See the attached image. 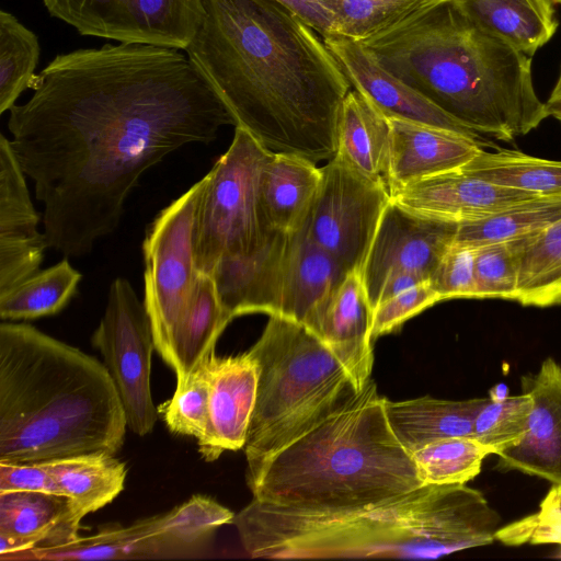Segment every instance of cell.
I'll list each match as a JSON object with an SVG mask.
<instances>
[{
	"instance_id": "36",
	"label": "cell",
	"mask_w": 561,
	"mask_h": 561,
	"mask_svg": "<svg viewBox=\"0 0 561 561\" xmlns=\"http://www.w3.org/2000/svg\"><path fill=\"white\" fill-rule=\"evenodd\" d=\"M37 35L13 14L0 11V114L10 111L32 88L39 59Z\"/></svg>"
},
{
	"instance_id": "21",
	"label": "cell",
	"mask_w": 561,
	"mask_h": 561,
	"mask_svg": "<svg viewBox=\"0 0 561 561\" xmlns=\"http://www.w3.org/2000/svg\"><path fill=\"white\" fill-rule=\"evenodd\" d=\"M390 154L388 188L460 168L490 142L446 128L388 117Z\"/></svg>"
},
{
	"instance_id": "20",
	"label": "cell",
	"mask_w": 561,
	"mask_h": 561,
	"mask_svg": "<svg viewBox=\"0 0 561 561\" xmlns=\"http://www.w3.org/2000/svg\"><path fill=\"white\" fill-rule=\"evenodd\" d=\"M288 233L274 230L255 250L218 259L210 276L231 321L249 313L278 314Z\"/></svg>"
},
{
	"instance_id": "40",
	"label": "cell",
	"mask_w": 561,
	"mask_h": 561,
	"mask_svg": "<svg viewBox=\"0 0 561 561\" xmlns=\"http://www.w3.org/2000/svg\"><path fill=\"white\" fill-rule=\"evenodd\" d=\"M533 397L518 396L485 399L473 422V437L497 453L517 444L528 428Z\"/></svg>"
},
{
	"instance_id": "34",
	"label": "cell",
	"mask_w": 561,
	"mask_h": 561,
	"mask_svg": "<svg viewBox=\"0 0 561 561\" xmlns=\"http://www.w3.org/2000/svg\"><path fill=\"white\" fill-rule=\"evenodd\" d=\"M515 301L541 308L561 305V219L525 239Z\"/></svg>"
},
{
	"instance_id": "50",
	"label": "cell",
	"mask_w": 561,
	"mask_h": 561,
	"mask_svg": "<svg viewBox=\"0 0 561 561\" xmlns=\"http://www.w3.org/2000/svg\"><path fill=\"white\" fill-rule=\"evenodd\" d=\"M560 557H561V554H560Z\"/></svg>"
},
{
	"instance_id": "41",
	"label": "cell",
	"mask_w": 561,
	"mask_h": 561,
	"mask_svg": "<svg viewBox=\"0 0 561 561\" xmlns=\"http://www.w3.org/2000/svg\"><path fill=\"white\" fill-rule=\"evenodd\" d=\"M526 238L476 247L474 298L515 301Z\"/></svg>"
},
{
	"instance_id": "8",
	"label": "cell",
	"mask_w": 561,
	"mask_h": 561,
	"mask_svg": "<svg viewBox=\"0 0 561 561\" xmlns=\"http://www.w3.org/2000/svg\"><path fill=\"white\" fill-rule=\"evenodd\" d=\"M272 151L236 126L228 150L206 174L197 222L195 262L210 274L219 257L259 248L274 231L261 203V178Z\"/></svg>"
},
{
	"instance_id": "45",
	"label": "cell",
	"mask_w": 561,
	"mask_h": 561,
	"mask_svg": "<svg viewBox=\"0 0 561 561\" xmlns=\"http://www.w3.org/2000/svg\"><path fill=\"white\" fill-rule=\"evenodd\" d=\"M13 491L62 494L57 481L42 462L0 461V493Z\"/></svg>"
},
{
	"instance_id": "25",
	"label": "cell",
	"mask_w": 561,
	"mask_h": 561,
	"mask_svg": "<svg viewBox=\"0 0 561 561\" xmlns=\"http://www.w3.org/2000/svg\"><path fill=\"white\" fill-rule=\"evenodd\" d=\"M390 136L388 116L351 89L337 113L335 153L363 175L388 187Z\"/></svg>"
},
{
	"instance_id": "19",
	"label": "cell",
	"mask_w": 561,
	"mask_h": 561,
	"mask_svg": "<svg viewBox=\"0 0 561 561\" xmlns=\"http://www.w3.org/2000/svg\"><path fill=\"white\" fill-rule=\"evenodd\" d=\"M533 397L528 428L514 446L496 454L499 466L561 484V366L545 359L535 375L522 378Z\"/></svg>"
},
{
	"instance_id": "3",
	"label": "cell",
	"mask_w": 561,
	"mask_h": 561,
	"mask_svg": "<svg viewBox=\"0 0 561 561\" xmlns=\"http://www.w3.org/2000/svg\"><path fill=\"white\" fill-rule=\"evenodd\" d=\"M232 524L252 558L436 559L493 543L501 516L466 484H423L343 510H299L252 499Z\"/></svg>"
},
{
	"instance_id": "11",
	"label": "cell",
	"mask_w": 561,
	"mask_h": 561,
	"mask_svg": "<svg viewBox=\"0 0 561 561\" xmlns=\"http://www.w3.org/2000/svg\"><path fill=\"white\" fill-rule=\"evenodd\" d=\"M321 171V182L304 227L346 273L362 272L391 201L390 192L336 153Z\"/></svg>"
},
{
	"instance_id": "49",
	"label": "cell",
	"mask_w": 561,
	"mask_h": 561,
	"mask_svg": "<svg viewBox=\"0 0 561 561\" xmlns=\"http://www.w3.org/2000/svg\"><path fill=\"white\" fill-rule=\"evenodd\" d=\"M551 3L553 4H560L561 5V0H549Z\"/></svg>"
},
{
	"instance_id": "26",
	"label": "cell",
	"mask_w": 561,
	"mask_h": 561,
	"mask_svg": "<svg viewBox=\"0 0 561 561\" xmlns=\"http://www.w3.org/2000/svg\"><path fill=\"white\" fill-rule=\"evenodd\" d=\"M347 274L304 226L288 233L278 314L304 323L313 307Z\"/></svg>"
},
{
	"instance_id": "29",
	"label": "cell",
	"mask_w": 561,
	"mask_h": 561,
	"mask_svg": "<svg viewBox=\"0 0 561 561\" xmlns=\"http://www.w3.org/2000/svg\"><path fill=\"white\" fill-rule=\"evenodd\" d=\"M229 322L211 276L198 272L172 335L171 368L176 381L185 379L203 358L215 351V344Z\"/></svg>"
},
{
	"instance_id": "39",
	"label": "cell",
	"mask_w": 561,
	"mask_h": 561,
	"mask_svg": "<svg viewBox=\"0 0 561 561\" xmlns=\"http://www.w3.org/2000/svg\"><path fill=\"white\" fill-rule=\"evenodd\" d=\"M209 355L185 379L176 381L172 398L158 409L171 433L192 436L197 442L204 437L208 423Z\"/></svg>"
},
{
	"instance_id": "13",
	"label": "cell",
	"mask_w": 561,
	"mask_h": 561,
	"mask_svg": "<svg viewBox=\"0 0 561 561\" xmlns=\"http://www.w3.org/2000/svg\"><path fill=\"white\" fill-rule=\"evenodd\" d=\"M459 225L424 218L390 201L386 207L362 268V278L373 310L386 279L409 271L428 278L454 243Z\"/></svg>"
},
{
	"instance_id": "31",
	"label": "cell",
	"mask_w": 561,
	"mask_h": 561,
	"mask_svg": "<svg viewBox=\"0 0 561 561\" xmlns=\"http://www.w3.org/2000/svg\"><path fill=\"white\" fill-rule=\"evenodd\" d=\"M320 1L333 16L334 35L365 43L413 22L447 0Z\"/></svg>"
},
{
	"instance_id": "2",
	"label": "cell",
	"mask_w": 561,
	"mask_h": 561,
	"mask_svg": "<svg viewBox=\"0 0 561 561\" xmlns=\"http://www.w3.org/2000/svg\"><path fill=\"white\" fill-rule=\"evenodd\" d=\"M202 1L204 19L185 51L236 126L272 152L333 158L352 85L323 38L273 0Z\"/></svg>"
},
{
	"instance_id": "5",
	"label": "cell",
	"mask_w": 561,
	"mask_h": 561,
	"mask_svg": "<svg viewBox=\"0 0 561 561\" xmlns=\"http://www.w3.org/2000/svg\"><path fill=\"white\" fill-rule=\"evenodd\" d=\"M126 426L104 364L31 324H0V461L115 455Z\"/></svg>"
},
{
	"instance_id": "42",
	"label": "cell",
	"mask_w": 561,
	"mask_h": 561,
	"mask_svg": "<svg viewBox=\"0 0 561 561\" xmlns=\"http://www.w3.org/2000/svg\"><path fill=\"white\" fill-rule=\"evenodd\" d=\"M495 539L512 547L561 545V484H553L537 513L500 527Z\"/></svg>"
},
{
	"instance_id": "10",
	"label": "cell",
	"mask_w": 561,
	"mask_h": 561,
	"mask_svg": "<svg viewBox=\"0 0 561 561\" xmlns=\"http://www.w3.org/2000/svg\"><path fill=\"white\" fill-rule=\"evenodd\" d=\"M91 341L116 386L127 426L139 436L150 434L159 413L150 382L153 332L144 301L126 278L111 283L104 314Z\"/></svg>"
},
{
	"instance_id": "14",
	"label": "cell",
	"mask_w": 561,
	"mask_h": 561,
	"mask_svg": "<svg viewBox=\"0 0 561 561\" xmlns=\"http://www.w3.org/2000/svg\"><path fill=\"white\" fill-rule=\"evenodd\" d=\"M390 196L391 202L412 214L461 225L542 195L494 184L460 167L409 183Z\"/></svg>"
},
{
	"instance_id": "1",
	"label": "cell",
	"mask_w": 561,
	"mask_h": 561,
	"mask_svg": "<svg viewBox=\"0 0 561 561\" xmlns=\"http://www.w3.org/2000/svg\"><path fill=\"white\" fill-rule=\"evenodd\" d=\"M176 48L106 44L56 56L10 111L11 146L44 205L48 248L84 255L121 222L142 174L236 126Z\"/></svg>"
},
{
	"instance_id": "48",
	"label": "cell",
	"mask_w": 561,
	"mask_h": 561,
	"mask_svg": "<svg viewBox=\"0 0 561 561\" xmlns=\"http://www.w3.org/2000/svg\"><path fill=\"white\" fill-rule=\"evenodd\" d=\"M545 104L548 117H553L561 124V66L557 81Z\"/></svg>"
},
{
	"instance_id": "27",
	"label": "cell",
	"mask_w": 561,
	"mask_h": 561,
	"mask_svg": "<svg viewBox=\"0 0 561 561\" xmlns=\"http://www.w3.org/2000/svg\"><path fill=\"white\" fill-rule=\"evenodd\" d=\"M485 399L455 401L424 396L391 401L385 398V411L394 436L412 455L437 439L473 437L474 417Z\"/></svg>"
},
{
	"instance_id": "12",
	"label": "cell",
	"mask_w": 561,
	"mask_h": 561,
	"mask_svg": "<svg viewBox=\"0 0 561 561\" xmlns=\"http://www.w3.org/2000/svg\"><path fill=\"white\" fill-rule=\"evenodd\" d=\"M80 34L186 49L204 19L202 0H43Z\"/></svg>"
},
{
	"instance_id": "46",
	"label": "cell",
	"mask_w": 561,
	"mask_h": 561,
	"mask_svg": "<svg viewBox=\"0 0 561 561\" xmlns=\"http://www.w3.org/2000/svg\"><path fill=\"white\" fill-rule=\"evenodd\" d=\"M287 8L301 19L321 37L333 34L334 23L331 12L320 0H273Z\"/></svg>"
},
{
	"instance_id": "4",
	"label": "cell",
	"mask_w": 561,
	"mask_h": 561,
	"mask_svg": "<svg viewBox=\"0 0 561 561\" xmlns=\"http://www.w3.org/2000/svg\"><path fill=\"white\" fill-rule=\"evenodd\" d=\"M363 44L385 68L485 139L512 141L548 118L531 57L481 27L454 0Z\"/></svg>"
},
{
	"instance_id": "43",
	"label": "cell",
	"mask_w": 561,
	"mask_h": 561,
	"mask_svg": "<svg viewBox=\"0 0 561 561\" xmlns=\"http://www.w3.org/2000/svg\"><path fill=\"white\" fill-rule=\"evenodd\" d=\"M476 247L454 243L443 255L430 277V285L442 301L474 298Z\"/></svg>"
},
{
	"instance_id": "7",
	"label": "cell",
	"mask_w": 561,
	"mask_h": 561,
	"mask_svg": "<svg viewBox=\"0 0 561 561\" xmlns=\"http://www.w3.org/2000/svg\"><path fill=\"white\" fill-rule=\"evenodd\" d=\"M249 351L259 364V381L243 447L247 474L362 390L331 348L296 320L271 314Z\"/></svg>"
},
{
	"instance_id": "22",
	"label": "cell",
	"mask_w": 561,
	"mask_h": 561,
	"mask_svg": "<svg viewBox=\"0 0 561 561\" xmlns=\"http://www.w3.org/2000/svg\"><path fill=\"white\" fill-rule=\"evenodd\" d=\"M82 516L67 495L13 491L0 493V559L68 543L79 537Z\"/></svg>"
},
{
	"instance_id": "23",
	"label": "cell",
	"mask_w": 561,
	"mask_h": 561,
	"mask_svg": "<svg viewBox=\"0 0 561 561\" xmlns=\"http://www.w3.org/2000/svg\"><path fill=\"white\" fill-rule=\"evenodd\" d=\"M182 557L162 536L159 515L129 526L112 525L88 537L54 547H37L9 560H135Z\"/></svg>"
},
{
	"instance_id": "28",
	"label": "cell",
	"mask_w": 561,
	"mask_h": 561,
	"mask_svg": "<svg viewBox=\"0 0 561 561\" xmlns=\"http://www.w3.org/2000/svg\"><path fill=\"white\" fill-rule=\"evenodd\" d=\"M481 27L533 57L558 28L549 0H454Z\"/></svg>"
},
{
	"instance_id": "17",
	"label": "cell",
	"mask_w": 561,
	"mask_h": 561,
	"mask_svg": "<svg viewBox=\"0 0 561 561\" xmlns=\"http://www.w3.org/2000/svg\"><path fill=\"white\" fill-rule=\"evenodd\" d=\"M208 423L197 442L201 456L214 461L226 450L243 449L254 411L259 364L252 353L208 357Z\"/></svg>"
},
{
	"instance_id": "18",
	"label": "cell",
	"mask_w": 561,
	"mask_h": 561,
	"mask_svg": "<svg viewBox=\"0 0 561 561\" xmlns=\"http://www.w3.org/2000/svg\"><path fill=\"white\" fill-rule=\"evenodd\" d=\"M373 308L360 272H350L310 311L304 324L321 339L363 389L371 378Z\"/></svg>"
},
{
	"instance_id": "44",
	"label": "cell",
	"mask_w": 561,
	"mask_h": 561,
	"mask_svg": "<svg viewBox=\"0 0 561 561\" xmlns=\"http://www.w3.org/2000/svg\"><path fill=\"white\" fill-rule=\"evenodd\" d=\"M440 301V296L430 283L417 285L382 301L373 310V341L398 330L407 320Z\"/></svg>"
},
{
	"instance_id": "32",
	"label": "cell",
	"mask_w": 561,
	"mask_h": 561,
	"mask_svg": "<svg viewBox=\"0 0 561 561\" xmlns=\"http://www.w3.org/2000/svg\"><path fill=\"white\" fill-rule=\"evenodd\" d=\"M82 275L67 257L0 294V318L33 320L60 312L77 294Z\"/></svg>"
},
{
	"instance_id": "24",
	"label": "cell",
	"mask_w": 561,
	"mask_h": 561,
	"mask_svg": "<svg viewBox=\"0 0 561 561\" xmlns=\"http://www.w3.org/2000/svg\"><path fill=\"white\" fill-rule=\"evenodd\" d=\"M322 178L321 168L302 156L272 152L261 178V203L268 226L290 233L306 222Z\"/></svg>"
},
{
	"instance_id": "37",
	"label": "cell",
	"mask_w": 561,
	"mask_h": 561,
	"mask_svg": "<svg viewBox=\"0 0 561 561\" xmlns=\"http://www.w3.org/2000/svg\"><path fill=\"white\" fill-rule=\"evenodd\" d=\"M492 454L474 437L453 436L423 446L412 453V459L423 484H466Z\"/></svg>"
},
{
	"instance_id": "33",
	"label": "cell",
	"mask_w": 561,
	"mask_h": 561,
	"mask_svg": "<svg viewBox=\"0 0 561 561\" xmlns=\"http://www.w3.org/2000/svg\"><path fill=\"white\" fill-rule=\"evenodd\" d=\"M462 168L497 185L538 195H561V161L519 150L484 148Z\"/></svg>"
},
{
	"instance_id": "6",
	"label": "cell",
	"mask_w": 561,
	"mask_h": 561,
	"mask_svg": "<svg viewBox=\"0 0 561 561\" xmlns=\"http://www.w3.org/2000/svg\"><path fill=\"white\" fill-rule=\"evenodd\" d=\"M253 499L299 510H343L423 485L370 378L346 404L247 474Z\"/></svg>"
},
{
	"instance_id": "16",
	"label": "cell",
	"mask_w": 561,
	"mask_h": 561,
	"mask_svg": "<svg viewBox=\"0 0 561 561\" xmlns=\"http://www.w3.org/2000/svg\"><path fill=\"white\" fill-rule=\"evenodd\" d=\"M322 38L352 89L365 95L388 117L437 126L488 141L385 68L365 44L334 34Z\"/></svg>"
},
{
	"instance_id": "15",
	"label": "cell",
	"mask_w": 561,
	"mask_h": 561,
	"mask_svg": "<svg viewBox=\"0 0 561 561\" xmlns=\"http://www.w3.org/2000/svg\"><path fill=\"white\" fill-rule=\"evenodd\" d=\"M38 222L26 174L0 134V294L39 271L48 244Z\"/></svg>"
},
{
	"instance_id": "38",
	"label": "cell",
	"mask_w": 561,
	"mask_h": 561,
	"mask_svg": "<svg viewBox=\"0 0 561 561\" xmlns=\"http://www.w3.org/2000/svg\"><path fill=\"white\" fill-rule=\"evenodd\" d=\"M234 514L206 495H193L171 511L159 514L161 536L182 557L193 553L219 527L232 524Z\"/></svg>"
},
{
	"instance_id": "35",
	"label": "cell",
	"mask_w": 561,
	"mask_h": 561,
	"mask_svg": "<svg viewBox=\"0 0 561 561\" xmlns=\"http://www.w3.org/2000/svg\"><path fill=\"white\" fill-rule=\"evenodd\" d=\"M561 219V195H542L491 217L461 224L455 242L478 247L538 233Z\"/></svg>"
},
{
	"instance_id": "9",
	"label": "cell",
	"mask_w": 561,
	"mask_h": 561,
	"mask_svg": "<svg viewBox=\"0 0 561 561\" xmlns=\"http://www.w3.org/2000/svg\"><path fill=\"white\" fill-rule=\"evenodd\" d=\"M206 175L162 209L142 242L144 304L156 351L171 367V341L198 274L195 262L197 214Z\"/></svg>"
},
{
	"instance_id": "47",
	"label": "cell",
	"mask_w": 561,
	"mask_h": 561,
	"mask_svg": "<svg viewBox=\"0 0 561 561\" xmlns=\"http://www.w3.org/2000/svg\"><path fill=\"white\" fill-rule=\"evenodd\" d=\"M428 282V278L415 272L401 271L394 273L382 285L377 306L396 295Z\"/></svg>"
},
{
	"instance_id": "30",
	"label": "cell",
	"mask_w": 561,
	"mask_h": 561,
	"mask_svg": "<svg viewBox=\"0 0 561 561\" xmlns=\"http://www.w3.org/2000/svg\"><path fill=\"white\" fill-rule=\"evenodd\" d=\"M114 456L96 451L41 462L84 517L111 503L124 490L127 468Z\"/></svg>"
}]
</instances>
